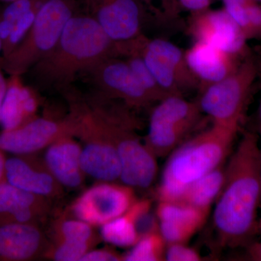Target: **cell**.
I'll return each mask as SVG.
<instances>
[{
  "instance_id": "1",
  "label": "cell",
  "mask_w": 261,
  "mask_h": 261,
  "mask_svg": "<svg viewBox=\"0 0 261 261\" xmlns=\"http://www.w3.org/2000/svg\"><path fill=\"white\" fill-rule=\"evenodd\" d=\"M260 155L259 136L245 132L226 165L224 187L213 215V225L221 247H246L259 231Z\"/></svg>"
},
{
  "instance_id": "2",
  "label": "cell",
  "mask_w": 261,
  "mask_h": 261,
  "mask_svg": "<svg viewBox=\"0 0 261 261\" xmlns=\"http://www.w3.org/2000/svg\"><path fill=\"white\" fill-rule=\"evenodd\" d=\"M116 44L92 17L75 14L54 48L30 70L41 85L65 89L77 75L115 57Z\"/></svg>"
},
{
  "instance_id": "3",
  "label": "cell",
  "mask_w": 261,
  "mask_h": 261,
  "mask_svg": "<svg viewBox=\"0 0 261 261\" xmlns=\"http://www.w3.org/2000/svg\"><path fill=\"white\" fill-rule=\"evenodd\" d=\"M238 130L213 124L170 154L157 190L159 202H181L187 187L224 164Z\"/></svg>"
},
{
  "instance_id": "4",
  "label": "cell",
  "mask_w": 261,
  "mask_h": 261,
  "mask_svg": "<svg viewBox=\"0 0 261 261\" xmlns=\"http://www.w3.org/2000/svg\"><path fill=\"white\" fill-rule=\"evenodd\" d=\"M113 142L121 163L119 181L135 190H147L158 173L157 157L136 133L137 123L127 108L114 106L109 98L89 97L85 103Z\"/></svg>"
},
{
  "instance_id": "5",
  "label": "cell",
  "mask_w": 261,
  "mask_h": 261,
  "mask_svg": "<svg viewBox=\"0 0 261 261\" xmlns=\"http://www.w3.org/2000/svg\"><path fill=\"white\" fill-rule=\"evenodd\" d=\"M76 8L75 0H45L23 41L9 56L0 58V68L10 75L29 71L56 46Z\"/></svg>"
},
{
  "instance_id": "6",
  "label": "cell",
  "mask_w": 261,
  "mask_h": 261,
  "mask_svg": "<svg viewBox=\"0 0 261 261\" xmlns=\"http://www.w3.org/2000/svg\"><path fill=\"white\" fill-rule=\"evenodd\" d=\"M259 66L251 56L242 62L238 69L200 91L197 99L202 113L213 124L239 130L257 77Z\"/></svg>"
},
{
  "instance_id": "7",
  "label": "cell",
  "mask_w": 261,
  "mask_h": 261,
  "mask_svg": "<svg viewBox=\"0 0 261 261\" xmlns=\"http://www.w3.org/2000/svg\"><path fill=\"white\" fill-rule=\"evenodd\" d=\"M124 46V58L132 55L142 57L168 96H184L199 89L198 82L187 65L185 51L173 43L159 38L149 39L142 34L127 41Z\"/></svg>"
},
{
  "instance_id": "8",
  "label": "cell",
  "mask_w": 261,
  "mask_h": 261,
  "mask_svg": "<svg viewBox=\"0 0 261 261\" xmlns=\"http://www.w3.org/2000/svg\"><path fill=\"white\" fill-rule=\"evenodd\" d=\"M202 113L197 100L179 95L164 98L151 113L146 146L156 157H166L188 139Z\"/></svg>"
},
{
  "instance_id": "9",
  "label": "cell",
  "mask_w": 261,
  "mask_h": 261,
  "mask_svg": "<svg viewBox=\"0 0 261 261\" xmlns=\"http://www.w3.org/2000/svg\"><path fill=\"white\" fill-rule=\"evenodd\" d=\"M80 116L77 137L83 142L81 155L86 176L99 181H118L121 163L113 142L84 102L73 103Z\"/></svg>"
},
{
  "instance_id": "10",
  "label": "cell",
  "mask_w": 261,
  "mask_h": 261,
  "mask_svg": "<svg viewBox=\"0 0 261 261\" xmlns=\"http://www.w3.org/2000/svg\"><path fill=\"white\" fill-rule=\"evenodd\" d=\"M80 128L78 111L71 106L70 113L63 119L39 117L12 130L0 133V149L5 153H38L63 137H77Z\"/></svg>"
},
{
  "instance_id": "11",
  "label": "cell",
  "mask_w": 261,
  "mask_h": 261,
  "mask_svg": "<svg viewBox=\"0 0 261 261\" xmlns=\"http://www.w3.org/2000/svg\"><path fill=\"white\" fill-rule=\"evenodd\" d=\"M137 200L132 187L116 181H99L79 196L69 211L75 219L101 226L126 214Z\"/></svg>"
},
{
  "instance_id": "12",
  "label": "cell",
  "mask_w": 261,
  "mask_h": 261,
  "mask_svg": "<svg viewBox=\"0 0 261 261\" xmlns=\"http://www.w3.org/2000/svg\"><path fill=\"white\" fill-rule=\"evenodd\" d=\"M86 73L89 75L97 92L120 100L128 108L142 109L154 104L123 58L109 57Z\"/></svg>"
},
{
  "instance_id": "13",
  "label": "cell",
  "mask_w": 261,
  "mask_h": 261,
  "mask_svg": "<svg viewBox=\"0 0 261 261\" xmlns=\"http://www.w3.org/2000/svg\"><path fill=\"white\" fill-rule=\"evenodd\" d=\"M187 32L195 42H202L245 58L250 56L245 33L224 8L190 15Z\"/></svg>"
},
{
  "instance_id": "14",
  "label": "cell",
  "mask_w": 261,
  "mask_h": 261,
  "mask_svg": "<svg viewBox=\"0 0 261 261\" xmlns=\"http://www.w3.org/2000/svg\"><path fill=\"white\" fill-rule=\"evenodd\" d=\"M85 2L89 16L114 42L132 40L143 34L142 28L148 11L141 0Z\"/></svg>"
},
{
  "instance_id": "15",
  "label": "cell",
  "mask_w": 261,
  "mask_h": 261,
  "mask_svg": "<svg viewBox=\"0 0 261 261\" xmlns=\"http://www.w3.org/2000/svg\"><path fill=\"white\" fill-rule=\"evenodd\" d=\"M5 179L13 186L51 200L63 195L64 188L37 153L13 154L7 158Z\"/></svg>"
},
{
  "instance_id": "16",
  "label": "cell",
  "mask_w": 261,
  "mask_h": 261,
  "mask_svg": "<svg viewBox=\"0 0 261 261\" xmlns=\"http://www.w3.org/2000/svg\"><path fill=\"white\" fill-rule=\"evenodd\" d=\"M50 243L39 225L0 224V261H31L44 258Z\"/></svg>"
},
{
  "instance_id": "17",
  "label": "cell",
  "mask_w": 261,
  "mask_h": 261,
  "mask_svg": "<svg viewBox=\"0 0 261 261\" xmlns=\"http://www.w3.org/2000/svg\"><path fill=\"white\" fill-rule=\"evenodd\" d=\"M185 58L200 92L232 73L244 60L202 42H195L185 51Z\"/></svg>"
},
{
  "instance_id": "18",
  "label": "cell",
  "mask_w": 261,
  "mask_h": 261,
  "mask_svg": "<svg viewBox=\"0 0 261 261\" xmlns=\"http://www.w3.org/2000/svg\"><path fill=\"white\" fill-rule=\"evenodd\" d=\"M51 200L13 186L0 184V224H40L51 210Z\"/></svg>"
},
{
  "instance_id": "19",
  "label": "cell",
  "mask_w": 261,
  "mask_h": 261,
  "mask_svg": "<svg viewBox=\"0 0 261 261\" xmlns=\"http://www.w3.org/2000/svg\"><path fill=\"white\" fill-rule=\"evenodd\" d=\"M208 214L181 202H159L156 209L159 231L167 245L187 243Z\"/></svg>"
},
{
  "instance_id": "20",
  "label": "cell",
  "mask_w": 261,
  "mask_h": 261,
  "mask_svg": "<svg viewBox=\"0 0 261 261\" xmlns=\"http://www.w3.org/2000/svg\"><path fill=\"white\" fill-rule=\"evenodd\" d=\"M46 149L44 161L61 186L70 190L83 186L87 176L81 163L82 147L74 137H63Z\"/></svg>"
},
{
  "instance_id": "21",
  "label": "cell",
  "mask_w": 261,
  "mask_h": 261,
  "mask_svg": "<svg viewBox=\"0 0 261 261\" xmlns=\"http://www.w3.org/2000/svg\"><path fill=\"white\" fill-rule=\"evenodd\" d=\"M39 98L34 89L25 85L21 75H10L0 111L3 130H12L37 118Z\"/></svg>"
},
{
  "instance_id": "22",
  "label": "cell",
  "mask_w": 261,
  "mask_h": 261,
  "mask_svg": "<svg viewBox=\"0 0 261 261\" xmlns=\"http://www.w3.org/2000/svg\"><path fill=\"white\" fill-rule=\"evenodd\" d=\"M225 178L226 166L223 164L187 187L180 202L209 214L224 187Z\"/></svg>"
},
{
  "instance_id": "23",
  "label": "cell",
  "mask_w": 261,
  "mask_h": 261,
  "mask_svg": "<svg viewBox=\"0 0 261 261\" xmlns=\"http://www.w3.org/2000/svg\"><path fill=\"white\" fill-rule=\"evenodd\" d=\"M101 240L114 247H132L141 238L135 221L128 211L100 226Z\"/></svg>"
},
{
  "instance_id": "24",
  "label": "cell",
  "mask_w": 261,
  "mask_h": 261,
  "mask_svg": "<svg viewBox=\"0 0 261 261\" xmlns=\"http://www.w3.org/2000/svg\"><path fill=\"white\" fill-rule=\"evenodd\" d=\"M94 226L75 218H61L54 225V241L76 242L97 246L101 240Z\"/></svg>"
},
{
  "instance_id": "25",
  "label": "cell",
  "mask_w": 261,
  "mask_h": 261,
  "mask_svg": "<svg viewBox=\"0 0 261 261\" xmlns=\"http://www.w3.org/2000/svg\"><path fill=\"white\" fill-rule=\"evenodd\" d=\"M166 246L167 244L159 230L151 231L143 235L126 253L123 254V260H165Z\"/></svg>"
},
{
  "instance_id": "26",
  "label": "cell",
  "mask_w": 261,
  "mask_h": 261,
  "mask_svg": "<svg viewBox=\"0 0 261 261\" xmlns=\"http://www.w3.org/2000/svg\"><path fill=\"white\" fill-rule=\"evenodd\" d=\"M123 59L126 61L136 80L145 90L152 102L158 103L168 97V94L161 88L159 82L154 78L152 72L149 70L142 57L139 55H132Z\"/></svg>"
},
{
  "instance_id": "27",
  "label": "cell",
  "mask_w": 261,
  "mask_h": 261,
  "mask_svg": "<svg viewBox=\"0 0 261 261\" xmlns=\"http://www.w3.org/2000/svg\"><path fill=\"white\" fill-rule=\"evenodd\" d=\"M45 0H13L0 13V38L3 43L8 39L15 23L29 10L42 5Z\"/></svg>"
},
{
  "instance_id": "28",
  "label": "cell",
  "mask_w": 261,
  "mask_h": 261,
  "mask_svg": "<svg viewBox=\"0 0 261 261\" xmlns=\"http://www.w3.org/2000/svg\"><path fill=\"white\" fill-rule=\"evenodd\" d=\"M95 248L85 243L60 241L50 243L44 258L56 261H81L85 254Z\"/></svg>"
},
{
  "instance_id": "29",
  "label": "cell",
  "mask_w": 261,
  "mask_h": 261,
  "mask_svg": "<svg viewBox=\"0 0 261 261\" xmlns=\"http://www.w3.org/2000/svg\"><path fill=\"white\" fill-rule=\"evenodd\" d=\"M149 14L161 22H170L178 18L181 8L177 0H141Z\"/></svg>"
},
{
  "instance_id": "30",
  "label": "cell",
  "mask_w": 261,
  "mask_h": 261,
  "mask_svg": "<svg viewBox=\"0 0 261 261\" xmlns=\"http://www.w3.org/2000/svg\"><path fill=\"white\" fill-rule=\"evenodd\" d=\"M200 252L188 247L187 243L169 244L165 252V260L199 261L202 260Z\"/></svg>"
},
{
  "instance_id": "31",
  "label": "cell",
  "mask_w": 261,
  "mask_h": 261,
  "mask_svg": "<svg viewBox=\"0 0 261 261\" xmlns=\"http://www.w3.org/2000/svg\"><path fill=\"white\" fill-rule=\"evenodd\" d=\"M250 39L261 40V3L253 0L247 7Z\"/></svg>"
},
{
  "instance_id": "32",
  "label": "cell",
  "mask_w": 261,
  "mask_h": 261,
  "mask_svg": "<svg viewBox=\"0 0 261 261\" xmlns=\"http://www.w3.org/2000/svg\"><path fill=\"white\" fill-rule=\"evenodd\" d=\"M123 260V255L111 247L92 249L84 255L81 261H121Z\"/></svg>"
},
{
  "instance_id": "33",
  "label": "cell",
  "mask_w": 261,
  "mask_h": 261,
  "mask_svg": "<svg viewBox=\"0 0 261 261\" xmlns=\"http://www.w3.org/2000/svg\"><path fill=\"white\" fill-rule=\"evenodd\" d=\"M177 2L181 10H187L190 15H193L210 9L214 0H177Z\"/></svg>"
},
{
  "instance_id": "34",
  "label": "cell",
  "mask_w": 261,
  "mask_h": 261,
  "mask_svg": "<svg viewBox=\"0 0 261 261\" xmlns=\"http://www.w3.org/2000/svg\"><path fill=\"white\" fill-rule=\"evenodd\" d=\"M245 258L249 260L261 261V243L252 242L245 247Z\"/></svg>"
},
{
  "instance_id": "35",
  "label": "cell",
  "mask_w": 261,
  "mask_h": 261,
  "mask_svg": "<svg viewBox=\"0 0 261 261\" xmlns=\"http://www.w3.org/2000/svg\"><path fill=\"white\" fill-rule=\"evenodd\" d=\"M3 71V70L0 68V111H1L2 104L4 99L7 87V79H5Z\"/></svg>"
},
{
  "instance_id": "36",
  "label": "cell",
  "mask_w": 261,
  "mask_h": 261,
  "mask_svg": "<svg viewBox=\"0 0 261 261\" xmlns=\"http://www.w3.org/2000/svg\"><path fill=\"white\" fill-rule=\"evenodd\" d=\"M6 159L7 157L5 152L0 149V184L5 178V168Z\"/></svg>"
},
{
  "instance_id": "37",
  "label": "cell",
  "mask_w": 261,
  "mask_h": 261,
  "mask_svg": "<svg viewBox=\"0 0 261 261\" xmlns=\"http://www.w3.org/2000/svg\"><path fill=\"white\" fill-rule=\"evenodd\" d=\"M260 81V105H259L258 110V119H259V132H260V138H261V75Z\"/></svg>"
},
{
  "instance_id": "38",
  "label": "cell",
  "mask_w": 261,
  "mask_h": 261,
  "mask_svg": "<svg viewBox=\"0 0 261 261\" xmlns=\"http://www.w3.org/2000/svg\"><path fill=\"white\" fill-rule=\"evenodd\" d=\"M2 53H3V42H2L1 38H0V58L2 57Z\"/></svg>"
},
{
  "instance_id": "39",
  "label": "cell",
  "mask_w": 261,
  "mask_h": 261,
  "mask_svg": "<svg viewBox=\"0 0 261 261\" xmlns=\"http://www.w3.org/2000/svg\"><path fill=\"white\" fill-rule=\"evenodd\" d=\"M260 192H261V140H260Z\"/></svg>"
},
{
  "instance_id": "40",
  "label": "cell",
  "mask_w": 261,
  "mask_h": 261,
  "mask_svg": "<svg viewBox=\"0 0 261 261\" xmlns=\"http://www.w3.org/2000/svg\"><path fill=\"white\" fill-rule=\"evenodd\" d=\"M258 228H259V231L261 233V219L260 220V221L258 222Z\"/></svg>"
},
{
  "instance_id": "41",
  "label": "cell",
  "mask_w": 261,
  "mask_h": 261,
  "mask_svg": "<svg viewBox=\"0 0 261 261\" xmlns=\"http://www.w3.org/2000/svg\"><path fill=\"white\" fill-rule=\"evenodd\" d=\"M255 1L258 2V3H261V0H255Z\"/></svg>"
},
{
  "instance_id": "42",
  "label": "cell",
  "mask_w": 261,
  "mask_h": 261,
  "mask_svg": "<svg viewBox=\"0 0 261 261\" xmlns=\"http://www.w3.org/2000/svg\"><path fill=\"white\" fill-rule=\"evenodd\" d=\"M10 1H13V0H10Z\"/></svg>"
}]
</instances>
